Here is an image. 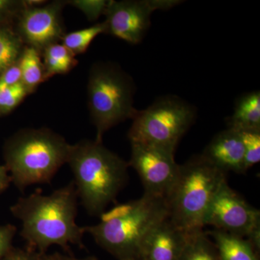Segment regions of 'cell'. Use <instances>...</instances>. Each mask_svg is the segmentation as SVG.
Returning <instances> with one entry per match:
<instances>
[{
    "label": "cell",
    "instance_id": "6da1fadb",
    "mask_svg": "<svg viewBox=\"0 0 260 260\" xmlns=\"http://www.w3.org/2000/svg\"><path fill=\"white\" fill-rule=\"evenodd\" d=\"M78 199L73 181L51 194L35 191L18 200L11 211L21 221L20 235L29 249L44 253L53 245L82 246L85 232L76 222Z\"/></svg>",
    "mask_w": 260,
    "mask_h": 260
},
{
    "label": "cell",
    "instance_id": "7a4b0ae2",
    "mask_svg": "<svg viewBox=\"0 0 260 260\" xmlns=\"http://www.w3.org/2000/svg\"><path fill=\"white\" fill-rule=\"evenodd\" d=\"M67 164L80 203L92 216L104 213L128 181V162L95 140L70 145Z\"/></svg>",
    "mask_w": 260,
    "mask_h": 260
},
{
    "label": "cell",
    "instance_id": "3957f363",
    "mask_svg": "<svg viewBox=\"0 0 260 260\" xmlns=\"http://www.w3.org/2000/svg\"><path fill=\"white\" fill-rule=\"evenodd\" d=\"M85 234L118 260H139L142 244L149 233L168 218L166 199L143 194L139 199L116 205L99 216Z\"/></svg>",
    "mask_w": 260,
    "mask_h": 260
},
{
    "label": "cell",
    "instance_id": "277c9868",
    "mask_svg": "<svg viewBox=\"0 0 260 260\" xmlns=\"http://www.w3.org/2000/svg\"><path fill=\"white\" fill-rule=\"evenodd\" d=\"M226 174L197 155L179 167L175 184L166 198L168 218L190 236L203 232L205 219L215 193Z\"/></svg>",
    "mask_w": 260,
    "mask_h": 260
},
{
    "label": "cell",
    "instance_id": "5b68a950",
    "mask_svg": "<svg viewBox=\"0 0 260 260\" xmlns=\"http://www.w3.org/2000/svg\"><path fill=\"white\" fill-rule=\"evenodd\" d=\"M70 144L47 128L20 130L5 152L10 179L20 190L34 184L49 183L67 164Z\"/></svg>",
    "mask_w": 260,
    "mask_h": 260
},
{
    "label": "cell",
    "instance_id": "8992f818",
    "mask_svg": "<svg viewBox=\"0 0 260 260\" xmlns=\"http://www.w3.org/2000/svg\"><path fill=\"white\" fill-rule=\"evenodd\" d=\"M134 85L127 75L112 64L99 63L91 68L88 84V102L90 116L96 129L95 141L113 126L133 119L137 111L133 107Z\"/></svg>",
    "mask_w": 260,
    "mask_h": 260
},
{
    "label": "cell",
    "instance_id": "52a82bcc",
    "mask_svg": "<svg viewBox=\"0 0 260 260\" xmlns=\"http://www.w3.org/2000/svg\"><path fill=\"white\" fill-rule=\"evenodd\" d=\"M194 108L177 97L167 96L137 111L128 138L130 143L151 145L175 153L176 148L194 122Z\"/></svg>",
    "mask_w": 260,
    "mask_h": 260
},
{
    "label": "cell",
    "instance_id": "ba28073f",
    "mask_svg": "<svg viewBox=\"0 0 260 260\" xmlns=\"http://www.w3.org/2000/svg\"><path fill=\"white\" fill-rule=\"evenodd\" d=\"M247 239L260 228V212L230 187L227 180L218 188L205 219V225Z\"/></svg>",
    "mask_w": 260,
    "mask_h": 260
},
{
    "label": "cell",
    "instance_id": "9c48e42d",
    "mask_svg": "<svg viewBox=\"0 0 260 260\" xmlns=\"http://www.w3.org/2000/svg\"><path fill=\"white\" fill-rule=\"evenodd\" d=\"M180 3L176 0L109 1L104 14L106 32L132 44L141 42L156 10H168Z\"/></svg>",
    "mask_w": 260,
    "mask_h": 260
},
{
    "label": "cell",
    "instance_id": "30bf717a",
    "mask_svg": "<svg viewBox=\"0 0 260 260\" xmlns=\"http://www.w3.org/2000/svg\"><path fill=\"white\" fill-rule=\"evenodd\" d=\"M129 167L138 172L144 194L166 199L175 184L180 165L174 153L151 145L131 143Z\"/></svg>",
    "mask_w": 260,
    "mask_h": 260
},
{
    "label": "cell",
    "instance_id": "8fae6325",
    "mask_svg": "<svg viewBox=\"0 0 260 260\" xmlns=\"http://www.w3.org/2000/svg\"><path fill=\"white\" fill-rule=\"evenodd\" d=\"M61 2L43 7H28L22 10L19 21V37L23 43L38 51L56 44L62 35Z\"/></svg>",
    "mask_w": 260,
    "mask_h": 260
},
{
    "label": "cell",
    "instance_id": "7c38bea8",
    "mask_svg": "<svg viewBox=\"0 0 260 260\" xmlns=\"http://www.w3.org/2000/svg\"><path fill=\"white\" fill-rule=\"evenodd\" d=\"M189 237L169 218L164 219L145 238L139 260H180Z\"/></svg>",
    "mask_w": 260,
    "mask_h": 260
},
{
    "label": "cell",
    "instance_id": "4fadbf2b",
    "mask_svg": "<svg viewBox=\"0 0 260 260\" xmlns=\"http://www.w3.org/2000/svg\"><path fill=\"white\" fill-rule=\"evenodd\" d=\"M208 161L225 173H245L244 147L239 132L227 129L214 137L202 154Z\"/></svg>",
    "mask_w": 260,
    "mask_h": 260
},
{
    "label": "cell",
    "instance_id": "5bb4252c",
    "mask_svg": "<svg viewBox=\"0 0 260 260\" xmlns=\"http://www.w3.org/2000/svg\"><path fill=\"white\" fill-rule=\"evenodd\" d=\"M228 129L260 131L259 91L246 94L237 101L234 114L229 119Z\"/></svg>",
    "mask_w": 260,
    "mask_h": 260
},
{
    "label": "cell",
    "instance_id": "9a60e30c",
    "mask_svg": "<svg viewBox=\"0 0 260 260\" xmlns=\"http://www.w3.org/2000/svg\"><path fill=\"white\" fill-rule=\"evenodd\" d=\"M206 234L213 238L221 260H259V254L244 238L216 229Z\"/></svg>",
    "mask_w": 260,
    "mask_h": 260
},
{
    "label": "cell",
    "instance_id": "2e32d148",
    "mask_svg": "<svg viewBox=\"0 0 260 260\" xmlns=\"http://www.w3.org/2000/svg\"><path fill=\"white\" fill-rule=\"evenodd\" d=\"M18 64L21 72L22 83L28 91L30 92L45 78L39 51L34 48H25L20 56Z\"/></svg>",
    "mask_w": 260,
    "mask_h": 260
},
{
    "label": "cell",
    "instance_id": "e0dca14e",
    "mask_svg": "<svg viewBox=\"0 0 260 260\" xmlns=\"http://www.w3.org/2000/svg\"><path fill=\"white\" fill-rule=\"evenodd\" d=\"M44 51L45 78L68 73L76 64L74 55L62 44H51Z\"/></svg>",
    "mask_w": 260,
    "mask_h": 260
},
{
    "label": "cell",
    "instance_id": "ac0fdd59",
    "mask_svg": "<svg viewBox=\"0 0 260 260\" xmlns=\"http://www.w3.org/2000/svg\"><path fill=\"white\" fill-rule=\"evenodd\" d=\"M180 260H221L216 246L205 232L189 237Z\"/></svg>",
    "mask_w": 260,
    "mask_h": 260
},
{
    "label": "cell",
    "instance_id": "d6986e66",
    "mask_svg": "<svg viewBox=\"0 0 260 260\" xmlns=\"http://www.w3.org/2000/svg\"><path fill=\"white\" fill-rule=\"evenodd\" d=\"M23 43L18 34L0 28V75L18 62L23 51Z\"/></svg>",
    "mask_w": 260,
    "mask_h": 260
},
{
    "label": "cell",
    "instance_id": "ffe728a7",
    "mask_svg": "<svg viewBox=\"0 0 260 260\" xmlns=\"http://www.w3.org/2000/svg\"><path fill=\"white\" fill-rule=\"evenodd\" d=\"M103 32H106L104 22L95 24L89 28L67 34L63 37L62 45L74 56L82 54L87 50L90 43L93 42L95 38Z\"/></svg>",
    "mask_w": 260,
    "mask_h": 260
},
{
    "label": "cell",
    "instance_id": "44dd1931",
    "mask_svg": "<svg viewBox=\"0 0 260 260\" xmlns=\"http://www.w3.org/2000/svg\"><path fill=\"white\" fill-rule=\"evenodd\" d=\"M244 147V167L250 169L260 160V131L239 132Z\"/></svg>",
    "mask_w": 260,
    "mask_h": 260
},
{
    "label": "cell",
    "instance_id": "7402d4cb",
    "mask_svg": "<svg viewBox=\"0 0 260 260\" xmlns=\"http://www.w3.org/2000/svg\"><path fill=\"white\" fill-rule=\"evenodd\" d=\"M29 92L22 82L0 91V112L8 113L18 105Z\"/></svg>",
    "mask_w": 260,
    "mask_h": 260
},
{
    "label": "cell",
    "instance_id": "603a6c76",
    "mask_svg": "<svg viewBox=\"0 0 260 260\" xmlns=\"http://www.w3.org/2000/svg\"><path fill=\"white\" fill-rule=\"evenodd\" d=\"M109 1H102V0H92V1H77L70 2L75 8H78L87 15L89 20H96L102 13H105Z\"/></svg>",
    "mask_w": 260,
    "mask_h": 260
},
{
    "label": "cell",
    "instance_id": "cb8c5ba5",
    "mask_svg": "<svg viewBox=\"0 0 260 260\" xmlns=\"http://www.w3.org/2000/svg\"><path fill=\"white\" fill-rule=\"evenodd\" d=\"M15 233L14 225H0V259L9 253Z\"/></svg>",
    "mask_w": 260,
    "mask_h": 260
},
{
    "label": "cell",
    "instance_id": "d4e9b609",
    "mask_svg": "<svg viewBox=\"0 0 260 260\" xmlns=\"http://www.w3.org/2000/svg\"><path fill=\"white\" fill-rule=\"evenodd\" d=\"M21 82V72L18 61L0 75V91Z\"/></svg>",
    "mask_w": 260,
    "mask_h": 260
},
{
    "label": "cell",
    "instance_id": "484cf974",
    "mask_svg": "<svg viewBox=\"0 0 260 260\" xmlns=\"http://www.w3.org/2000/svg\"><path fill=\"white\" fill-rule=\"evenodd\" d=\"M5 260H52V256H46L44 253L37 252L28 248L27 250L15 249L10 251Z\"/></svg>",
    "mask_w": 260,
    "mask_h": 260
},
{
    "label": "cell",
    "instance_id": "4316f807",
    "mask_svg": "<svg viewBox=\"0 0 260 260\" xmlns=\"http://www.w3.org/2000/svg\"><path fill=\"white\" fill-rule=\"evenodd\" d=\"M26 5L27 3H21V2L16 3V2L8 1V0H0V16L8 13L11 10L18 9L20 7L23 8Z\"/></svg>",
    "mask_w": 260,
    "mask_h": 260
},
{
    "label": "cell",
    "instance_id": "83f0119b",
    "mask_svg": "<svg viewBox=\"0 0 260 260\" xmlns=\"http://www.w3.org/2000/svg\"><path fill=\"white\" fill-rule=\"evenodd\" d=\"M8 172L6 167L0 166V192L8 188L11 181Z\"/></svg>",
    "mask_w": 260,
    "mask_h": 260
},
{
    "label": "cell",
    "instance_id": "f1b7e54d",
    "mask_svg": "<svg viewBox=\"0 0 260 260\" xmlns=\"http://www.w3.org/2000/svg\"><path fill=\"white\" fill-rule=\"evenodd\" d=\"M52 260H98L95 256H90L84 258H77L72 256L60 255V254H56L52 256Z\"/></svg>",
    "mask_w": 260,
    "mask_h": 260
}]
</instances>
